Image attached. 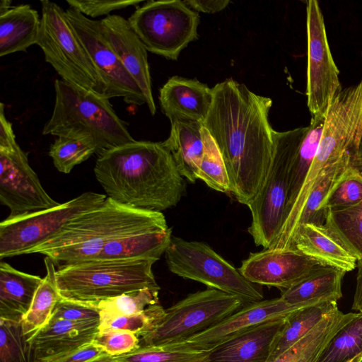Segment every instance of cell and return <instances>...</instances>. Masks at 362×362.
<instances>
[{
	"label": "cell",
	"mask_w": 362,
	"mask_h": 362,
	"mask_svg": "<svg viewBox=\"0 0 362 362\" xmlns=\"http://www.w3.org/2000/svg\"><path fill=\"white\" fill-rule=\"evenodd\" d=\"M212 90V103L202 124L223 159L230 193L247 206L260 190L272 160V100L231 78Z\"/></svg>",
	"instance_id": "cell-1"
},
{
	"label": "cell",
	"mask_w": 362,
	"mask_h": 362,
	"mask_svg": "<svg viewBox=\"0 0 362 362\" xmlns=\"http://www.w3.org/2000/svg\"><path fill=\"white\" fill-rule=\"evenodd\" d=\"M97 180L107 197L139 209L175 206L186 191L185 178L162 142L134 141L98 156Z\"/></svg>",
	"instance_id": "cell-2"
},
{
	"label": "cell",
	"mask_w": 362,
	"mask_h": 362,
	"mask_svg": "<svg viewBox=\"0 0 362 362\" xmlns=\"http://www.w3.org/2000/svg\"><path fill=\"white\" fill-rule=\"evenodd\" d=\"M143 228H169L162 212L133 208L107 197L27 254H42L59 267L96 259L110 240Z\"/></svg>",
	"instance_id": "cell-3"
},
{
	"label": "cell",
	"mask_w": 362,
	"mask_h": 362,
	"mask_svg": "<svg viewBox=\"0 0 362 362\" xmlns=\"http://www.w3.org/2000/svg\"><path fill=\"white\" fill-rule=\"evenodd\" d=\"M54 86V108L42 134L76 139L92 148L98 156L135 141L109 98L62 79H56Z\"/></svg>",
	"instance_id": "cell-4"
},
{
	"label": "cell",
	"mask_w": 362,
	"mask_h": 362,
	"mask_svg": "<svg viewBox=\"0 0 362 362\" xmlns=\"http://www.w3.org/2000/svg\"><path fill=\"white\" fill-rule=\"evenodd\" d=\"M156 259H93L59 267L62 298L96 303L144 289L160 290L152 271Z\"/></svg>",
	"instance_id": "cell-5"
},
{
	"label": "cell",
	"mask_w": 362,
	"mask_h": 362,
	"mask_svg": "<svg viewBox=\"0 0 362 362\" xmlns=\"http://www.w3.org/2000/svg\"><path fill=\"white\" fill-rule=\"evenodd\" d=\"M40 4L37 45L42 50L45 61L63 81L105 95L103 80L67 19L65 10L48 0L41 1Z\"/></svg>",
	"instance_id": "cell-6"
},
{
	"label": "cell",
	"mask_w": 362,
	"mask_h": 362,
	"mask_svg": "<svg viewBox=\"0 0 362 362\" xmlns=\"http://www.w3.org/2000/svg\"><path fill=\"white\" fill-rule=\"evenodd\" d=\"M247 303L237 296L207 288L187 295L165 309L160 321L140 339V346L175 344L223 321Z\"/></svg>",
	"instance_id": "cell-7"
},
{
	"label": "cell",
	"mask_w": 362,
	"mask_h": 362,
	"mask_svg": "<svg viewBox=\"0 0 362 362\" xmlns=\"http://www.w3.org/2000/svg\"><path fill=\"white\" fill-rule=\"evenodd\" d=\"M165 257L168 269L179 276L237 296L247 303L263 300L257 284L247 280L205 243L173 235Z\"/></svg>",
	"instance_id": "cell-8"
},
{
	"label": "cell",
	"mask_w": 362,
	"mask_h": 362,
	"mask_svg": "<svg viewBox=\"0 0 362 362\" xmlns=\"http://www.w3.org/2000/svg\"><path fill=\"white\" fill-rule=\"evenodd\" d=\"M127 20L147 51L171 60L197 39L199 23L197 12L180 0L148 1Z\"/></svg>",
	"instance_id": "cell-9"
},
{
	"label": "cell",
	"mask_w": 362,
	"mask_h": 362,
	"mask_svg": "<svg viewBox=\"0 0 362 362\" xmlns=\"http://www.w3.org/2000/svg\"><path fill=\"white\" fill-rule=\"evenodd\" d=\"M104 194L87 192L59 205L0 223V258L27 252L52 238L71 219L100 206Z\"/></svg>",
	"instance_id": "cell-10"
},
{
	"label": "cell",
	"mask_w": 362,
	"mask_h": 362,
	"mask_svg": "<svg viewBox=\"0 0 362 362\" xmlns=\"http://www.w3.org/2000/svg\"><path fill=\"white\" fill-rule=\"evenodd\" d=\"M274 152L267 178L249 203L252 222L248 232L255 243L269 249L282 228L288 195L289 150L281 132L274 131Z\"/></svg>",
	"instance_id": "cell-11"
},
{
	"label": "cell",
	"mask_w": 362,
	"mask_h": 362,
	"mask_svg": "<svg viewBox=\"0 0 362 362\" xmlns=\"http://www.w3.org/2000/svg\"><path fill=\"white\" fill-rule=\"evenodd\" d=\"M65 13L103 80L105 97L122 98L129 105L146 104L139 85L112 48L100 20L90 18L71 7Z\"/></svg>",
	"instance_id": "cell-12"
},
{
	"label": "cell",
	"mask_w": 362,
	"mask_h": 362,
	"mask_svg": "<svg viewBox=\"0 0 362 362\" xmlns=\"http://www.w3.org/2000/svg\"><path fill=\"white\" fill-rule=\"evenodd\" d=\"M308 67L306 96L311 117L327 115L332 98L342 90L332 56L322 11L316 0L306 1Z\"/></svg>",
	"instance_id": "cell-13"
},
{
	"label": "cell",
	"mask_w": 362,
	"mask_h": 362,
	"mask_svg": "<svg viewBox=\"0 0 362 362\" xmlns=\"http://www.w3.org/2000/svg\"><path fill=\"white\" fill-rule=\"evenodd\" d=\"M0 202L16 217L59 204L42 187L30 167L28 154L18 144L0 149Z\"/></svg>",
	"instance_id": "cell-14"
},
{
	"label": "cell",
	"mask_w": 362,
	"mask_h": 362,
	"mask_svg": "<svg viewBox=\"0 0 362 362\" xmlns=\"http://www.w3.org/2000/svg\"><path fill=\"white\" fill-rule=\"evenodd\" d=\"M299 308H301L289 305L281 297L247 303L215 326L173 345L210 352L264 322L286 317Z\"/></svg>",
	"instance_id": "cell-15"
},
{
	"label": "cell",
	"mask_w": 362,
	"mask_h": 362,
	"mask_svg": "<svg viewBox=\"0 0 362 362\" xmlns=\"http://www.w3.org/2000/svg\"><path fill=\"white\" fill-rule=\"evenodd\" d=\"M321 265L295 250L264 249L250 253L238 269L249 281L282 291L297 284Z\"/></svg>",
	"instance_id": "cell-16"
},
{
	"label": "cell",
	"mask_w": 362,
	"mask_h": 362,
	"mask_svg": "<svg viewBox=\"0 0 362 362\" xmlns=\"http://www.w3.org/2000/svg\"><path fill=\"white\" fill-rule=\"evenodd\" d=\"M102 28L122 65L137 83L152 115L156 111L147 50L127 19L112 14L100 20Z\"/></svg>",
	"instance_id": "cell-17"
},
{
	"label": "cell",
	"mask_w": 362,
	"mask_h": 362,
	"mask_svg": "<svg viewBox=\"0 0 362 362\" xmlns=\"http://www.w3.org/2000/svg\"><path fill=\"white\" fill-rule=\"evenodd\" d=\"M100 320H50L35 335L27 339L33 361L49 362L93 341L99 333Z\"/></svg>",
	"instance_id": "cell-18"
},
{
	"label": "cell",
	"mask_w": 362,
	"mask_h": 362,
	"mask_svg": "<svg viewBox=\"0 0 362 362\" xmlns=\"http://www.w3.org/2000/svg\"><path fill=\"white\" fill-rule=\"evenodd\" d=\"M289 250H295L323 267L345 273L357 268V259L339 237L324 224H300Z\"/></svg>",
	"instance_id": "cell-19"
},
{
	"label": "cell",
	"mask_w": 362,
	"mask_h": 362,
	"mask_svg": "<svg viewBox=\"0 0 362 362\" xmlns=\"http://www.w3.org/2000/svg\"><path fill=\"white\" fill-rule=\"evenodd\" d=\"M325 119L326 115L311 117L308 126L281 132L288 145L290 156L284 220L315 158Z\"/></svg>",
	"instance_id": "cell-20"
},
{
	"label": "cell",
	"mask_w": 362,
	"mask_h": 362,
	"mask_svg": "<svg viewBox=\"0 0 362 362\" xmlns=\"http://www.w3.org/2000/svg\"><path fill=\"white\" fill-rule=\"evenodd\" d=\"M212 100V88L196 79L173 76L160 89V107L169 119H186L203 123Z\"/></svg>",
	"instance_id": "cell-21"
},
{
	"label": "cell",
	"mask_w": 362,
	"mask_h": 362,
	"mask_svg": "<svg viewBox=\"0 0 362 362\" xmlns=\"http://www.w3.org/2000/svg\"><path fill=\"white\" fill-rule=\"evenodd\" d=\"M286 317L264 322L217 346L208 362H268Z\"/></svg>",
	"instance_id": "cell-22"
},
{
	"label": "cell",
	"mask_w": 362,
	"mask_h": 362,
	"mask_svg": "<svg viewBox=\"0 0 362 362\" xmlns=\"http://www.w3.org/2000/svg\"><path fill=\"white\" fill-rule=\"evenodd\" d=\"M170 121V135L162 143L171 153L180 175L194 182L199 180V167L204 150L203 124L186 119Z\"/></svg>",
	"instance_id": "cell-23"
},
{
	"label": "cell",
	"mask_w": 362,
	"mask_h": 362,
	"mask_svg": "<svg viewBox=\"0 0 362 362\" xmlns=\"http://www.w3.org/2000/svg\"><path fill=\"white\" fill-rule=\"evenodd\" d=\"M172 236L170 228H143L129 232L107 243L98 259L158 261L165 254Z\"/></svg>",
	"instance_id": "cell-24"
},
{
	"label": "cell",
	"mask_w": 362,
	"mask_h": 362,
	"mask_svg": "<svg viewBox=\"0 0 362 362\" xmlns=\"http://www.w3.org/2000/svg\"><path fill=\"white\" fill-rule=\"evenodd\" d=\"M43 278L0 264V318L21 321Z\"/></svg>",
	"instance_id": "cell-25"
},
{
	"label": "cell",
	"mask_w": 362,
	"mask_h": 362,
	"mask_svg": "<svg viewBox=\"0 0 362 362\" xmlns=\"http://www.w3.org/2000/svg\"><path fill=\"white\" fill-rule=\"evenodd\" d=\"M40 21L37 11L29 4L12 6L0 13V57L25 52L37 44Z\"/></svg>",
	"instance_id": "cell-26"
},
{
	"label": "cell",
	"mask_w": 362,
	"mask_h": 362,
	"mask_svg": "<svg viewBox=\"0 0 362 362\" xmlns=\"http://www.w3.org/2000/svg\"><path fill=\"white\" fill-rule=\"evenodd\" d=\"M345 272L320 266L310 276L280 297L291 305L303 308L322 302H337L342 297L341 281Z\"/></svg>",
	"instance_id": "cell-27"
},
{
	"label": "cell",
	"mask_w": 362,
	"mask_h": 362,
	"mask_svg": "<svg viewBox=\"0 0 362 362\" xmlns=\"http://www.w3.org/2000/svg\"><path fill=\"white\" fill-rule=\"evenodd\" d=\"M355 314H344L338 308L333 310L308 334L271 362H316L335 332Z\"/></svg>",
	"instance_id": "cell-28"
},
{
	"label": "cell",
	"mask_w": 362,
	"mask_h": 362,
	"mask_svg": "<svg viewBox=\"0 0 362 362\" xmlns=\"http://www.w3.org/2000/svg\"><path fill=\"white\" fill-rule=\"evenodd\" d=\"M337 308V302L327 301L303 307L290 313L274 341L268 362L298 342Z\"/></svg>",
	"instance_id": "cell-29"
},
{
	"label": "cell",
	"mask_w": 362,
	"mask_h": 362,
	"mask_svg": "<svg viewBox=\"0 0 362 362\" xmlns=\"http://www.w3.org/2000/svg\"><path fill=\"white\" fill-rule=\"evenodd\" d=\"M46 274L37 288L28 312L21 320L22 332L28 339L50 321L54 309L62 298L57 286L54 262L45 257Z\"/></svg>",
	"instance_id": "cell-30"
},
{
	"label": "cell",
	"mask_w": 362,
	"mask_h": 362,
	"mask_svg": "<svg viewBox=\"0 0 362 362\" xmlns=\"http://www.w3.org/2000/svg\"><path fill=\"white\" fill-rule=\"evenodd\" d=\"M362 354V312L339 328L316 362H349Z\"/></svg>",
	"instance_id": "cell-31"
},
{
	"label": "cell",
	"mask_w": 362,
	"mask_h": 362,
	"mask_svg": "<svg viewBox=\"0 0 362 362\" xmlns=\"http://www.w3.org/2000/svg\"><path fill=\"white\" fill-rule=\"evenodd\" d=\"M325 223L362 263V202L346 209L327 211Z\"/></svg>",
	"instance_id": "cell-32"
},
{
	"label": "cell",
	"mask_w": 362,
	"mask_h": 362,
	"mask_svg": "<svg viewBox=\"0 0 362 362\" xmlns=\"http://www.w3.org/2000/svg\"><path fill=\"white\" fill-rule=\"evenodd\" d=\"M349 166L350 160H345L327 168L309 193L300 213L297 227L303 223L324 224L325 223L326 213L321 210L322 203L335 183Z\"/></svg>",
	"instance_id": "cell-33"
},
{
	"label": "cell",
	"mask_w": 362,
	"mask_h": 362,
	"mask_svg": "<svg viewBox=\"0 0 362 362\" xmlns=\"http://www.w3.org/2000/svg\"><path fill=\"white\" fill-rule=\"evenodd\" d=\"M209 353L167 344L140 346L116 356L123 362H208Z\"/></svg>",
	"instance_id": "cell-34"
},
{
	"label": "cell",
	"mask_w": 362,
	"mask_h": 362,
	"mask_svg": "<svg viewBox=\"0 0 362 362\" xmlns=\"http://www.w3.org/2000/svg\"><path fill=\"white\" fill-rule=\"evenodd\" d=\"M160 290L144 288L93 303L100 318L114 315H132L143 312L150 305L158 304Z\"/></svg>",
	"instance_id": "cell-35"
},
{
	"label": "cell",
	"mask_w": 362,
	"mask_h": 362,
	"mask_svg": "<svg viewBox=\"0 0 362 362\" xmlns=\"http://www.w3.org/2000/svg\"><path fill=\"white\" fill-rule=\"evenodd\" d=\"M202 134L204 150L199 167L198 179L202 180L214 190L229 193V180L222 156L214 140L204 126Z\"/></svg>",
	"instance_id": "cell-36"
},
{
	"label": "cell",
	"mask_w": 362,
	"mask_h": 362,
	"mask_svg": "<svg viewBox=\"0 0 362 362\" xmlns=\"http://www.w3.org/2000/svg\"><path fill=\"white\" fill-rule=\"evenodd\" d=\"M165 313L159 304L152 305L143 312L132 315H114L100 318L99 332L124 330L139 337L150 332L163 318Z\"/></svg>",
	"instance_id": "cell-37"
},
{
	"label": "cell",
	"mask_w": 362,
	"mask_h": 362,
	"mask_svg": "<svg viewBox=\"0 0 362 362\" xmlns=\"http://www.w3.org/2000/svg\"><path fill=\"white\" fill-rule=\"evenodd\" d=\"M362 202V175L349 166L335 183L322 203L321 210L346 209Z\"/></svg>",
	"instance_id": "cell-38"
},
{
	"label": "cell",
	"mask_w": 362,
	"mask_h": 362,
	"mask_svg": "<svg viewBox=\"0 0 362 362\" xmlns=\"http://www.w3.org/2000/svg\"><path fill=\"white\" fill-rule=\"evenodd\" d=\"M33 352L21 321L0 318V362H32Z\"/></svg>",
	"instance_id": "cell-39"
},
{
	"label": "cell",
	"mask_w": 362,
	"mask_h": 362,
	"mask_svg": "<svg viewBox=\"0 0 362 362\" xmlns=\"http://www.w3.org/2000/svg\"><path fill=\"white\" fill-rule=\"evenodd\" d=\"M95 151L88 145L71 138L57 137L50 146L49 156L61 173H69L77 165L88 160Z\"/></svg>",
	"instance_id": "cell-40"
},
{
	"label": "cell",
	"mask_w": 362,
	"mask_h": 362,
	"mask_svg": "<svg viewBox=\"0 0 362 362\" xmlns=\"http://www.w3.org/2000/svg\"><path fill=\"white\" fill-rule=\"evenodd\" d=\"M94 341L111 356L127 354L140 346V339L134 333L124 330L99 332Z\"/></svg>",
	"instance_id": "cell-41"
},
{
	"label": "cell",
	"mask_w": 362,
	"mask_h": 362,
	"mask_svg": "<svg viewBox=\"0 0 362 362\" xmlns=\"http://www.w3.org/2000/svg\"><path fill=\"white\" fill-rule=\"evenodd\" d=\"M100 320L98 308L91 303L79 302L62 298L56 305L50 320Z\"/></svg>",
	"instance_id": "cell-42"
},
{
	"label": "cell",
	"mask_w": 362,
	"mask_h": 362,
	"mask_svg": "<svg viewBox=\"0 0 362 362\" xmlns=\"http://www.w3.org/2000/svg\"><path fill=\"white\" fill-rule=\"evenodd\" d=\"M142 1L119 0H67L69 7L74 8L88 18L110 16L112 11L136 6Z\"/></svg>",
	"instance_id": "cell-43"
},
{
	"label": "cell",
	"mask_w": 362,
	"mask_h": 362,
	"mask_svg": "<svg viewBox=\"0 0 362 362\" xmlns=\"http://www.w3.org/2000/svg\"><path fill=\"white\" fill-rule=\"evenodd\" d=\"M358 86L354 119L347 145L350 162L362 159V80Z\"/></svg>",
	"instance_id": "cell-44"
},
{
	"label": "cell",
	"mask_w": 362,
	"mask_h": 362,
	"mask_svg": "<svg viewBox=\"0 0 362 362\" xmlns=\"http://www.w3.org/2000/svg\"><path fill=\"white\" fill-rule=\"evenodd\" d=\"M105 353L104 349L93 340L49 362H86Z\"/></svg>",
	"instance_id": "cell-45"
},
{
	"label": "cell",
	"mask_w": 362,
	"mask_h": 362,
	"mask_svg": "<svg viewBox=\"0 0 362 362\" xmlns=\"http://www.w3.org/2000/svg\"><path fill=\"white\" fill-rule=\"evenodd\" d=\"M18 145L11 123L4 113V104H0V149H9Z\"/></svg>",
	"instance_id": "cell-46"
},
{
	"label": "cell",
	"mask_w": 362,
	"mask_h": 362,
	"mask_svg": "<svg viewBox=\"0 0 362 362\" xmlns=\"http://www.w3.org/2000/svg\"><path fill=\"white\" fill-rule=\"evenodd\" d=\"M185 3L196 11L214 13L224 9L230 3L228 0H188Z\"/></svg>",
	"instance_id": "cell-47"
},
{
	"label": "cell",
	"mask_w": 362,
	"mask_h": 362,
	"mask_svg": "<svg viewBox=\"0 0 362 362\" xmlns=\"http://www.w3.org/2000/svg\"><path fill=\"white\" fill-rule=\"evenodd\" d=\"M356 286L352 304V309L362 312V263L357 262Z\"/></svg>",
	"instance_id": "cell-48"
},
{
	"label": "cell",
	"mask_w": 362,
	"mask_h": 362,
	"mask_svg": "<svg viewBox=\"0 0 362 362\" xmlns=\"http://www.w3.org/2000/svg\"><path fill=\"white\" fill-rule=\"evenodd\" d=\"M86 362H123L118 359L116 356H111L107 353L103 354Z\"/></svg>",
	"instance_id": "cell-49"
},
{
	"label": "cell",
	"mask_w": 362,
	"mask_h": 362,
	"mask_svg": "<svg viewBox=\"0 0 362 362\" xmlns=\"http://www.w3.org/2000/svg\"><path fill=\"white\" fill-rule=\"evenodd\" d=\"M12 1L10 0H1L0 1V13H4L8 10L11 6Z\"/></svg>",
	"instance_id": "cell-50"
},
{
	"label": "cell",
	"mask_w": 362,
	"mask_h": 362,
	"mask_svg": "<svg viewBox=\"0 0 362 362\" xmlns=\"http://www.w3.org/2000/svg\"><path fill=\"white\" fill-rule=\"evenodd\" d=\"M350 166L362 175V159L350 162Z\"/></svg>",
	"instance_id": "cell-51"
},
{
	"label": "cell",
	"mask_w": 362,
	"mask_h": 362,
	"mask_svg": "<svg viewBox=\"0 0 362 362\" xmlns=\"http://www.w3.org/2000/svg\"><path fill=\"white\" fill-rule=\"evenodd\" d=\"M349 362H362V354L355 357Z\"/></svg>",
	"instance_id": "cell-52"
},
{
	"label": "cell",
	"mask_w": 362,
	"mask_h": 362,
	"mask_svg": "<svg viewBox=\"0 0 362 362\" xmlns=\"http://www.w3.org/2000/svg\"><path fill=\"white\" fill-rule=\"evenodd\" d=\"M32 362H39V361H32Z\"/></svg>",
	"instance_id": "cell-53"
}]
</instances>
